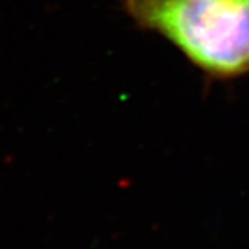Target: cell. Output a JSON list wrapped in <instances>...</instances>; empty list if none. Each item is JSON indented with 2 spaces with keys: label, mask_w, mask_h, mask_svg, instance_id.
Listing matches in <instances>:
<instances>
[{
  "label": "cell",
  "mask_w": 249,
  "mask_h": 249,
  "mask_svg": "<svg viewBox=\"0 0 249 249\" xmlns=\"http://www.w3.org/2000/svg\"><path fill=\"white\" fill-rule=\"evenodd\" d=\"M123 8L206 72H249V0H123Z\"/></svg>",
  "instance_id": "cell-1"
}]
</instances>
